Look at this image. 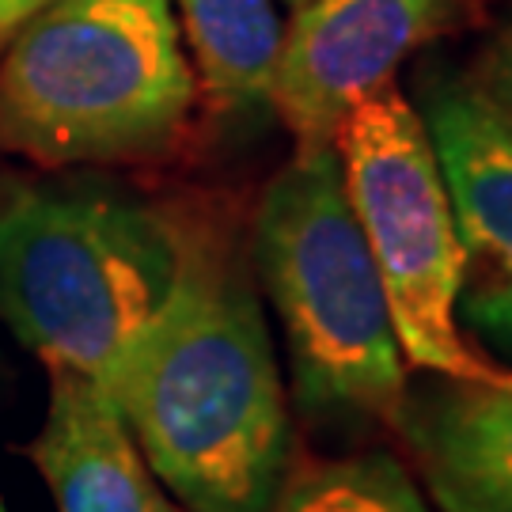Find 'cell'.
Wrapping results in <instances>:
<instances>
[{"label":"cell","instance_id":"11","mask_svg":"<svg viewBox=\"0 0 512 512\" xmlns=\"http://www.w3.org/2000/svg\"><path fill=\"white\" fill-rule=\"evenodd\" d=\"M266 512H433L403 463L387 452L300 463Z\"/></svg>","mask_w":512,"mask_h":512},{"label":"cell","instance_id":"15","mask_svg":"<svg viewBox=\"0 0 512 512\" xmlns=\"http://www.w3.org/2000/svg\"><path fill=\"white\" fill-rule=\"evenodd\" d=\"M0 512H8V509H4V501H0Z\"/></svg>","mask_w":512,"mask_h":512},{"label":"cell","instance_id":"9","mask_svg":"<svg viewBox=\"0 0 512 512\" xmlns=\"http://www.w3.org/2000/svg\"><path fill=\"white\" fill-rule=\"evenodd\" d=\"M57 512H179L107 391L50 368V406L27 444Z\"/></svg>","mask_w":512,"mask_h":512},{"label":"cell","instance_id":"1","mask_svg":"<svg viewBox=\"0 0 512 512\" xmlns=\"http://www.w3.org/2000/svg\"><path fill=\"white\" fill-rule=\"evenodd\" d=\"M110 399L183 512H266L289 475V410L255 285L190 239L179 285Z\"/></svg>","mask_w":512,"mask_h":512},{"label":"cell","instance_id":"6","mask_svg":"<svg viewBox=\"0 0 512 512\" xmlns=\"http://www.w3.org/2000/svg\"><path fill=\"white\" fill-rule=\"evenodd\" d=\"M456 0H308L281 38L270 107L296 152L330 148L361 99L395 84V69L452 19Z\"/></svg>","mask_w":512,"mask_h":512},{"label":"cell","instance_id":"12","mask_svg":"<svg viewBox=\"0 0 512 512\" xmlns=\"http://www.w3.org/2000/svg\"><path fill=\"white\" fill-rule=\"evenodd\" d=\"M463 80L478 95V103L490 110L512 137V16L501 19L494 31L482 38L471 65L463 69Z\"/></svg>","mask_w":512,"mask_h":512},{"label":"cell","instance_id":"10","mask_svg":"<svg viewBox=\"0 0 512 512\" xmlns=\"http://www.w3.org/2000/svg\"><path fill=\"white\" fill-rule=\"evenodd\" d=\"M186 46L217 110H258L270 103L281 16L277 0H171Z\"/></svg>","mask_w":512,"mask_h":512},{"label":"cell","instance_id":"2","mask_svg":"<svg viewBox=\"0 0 512 512\" xmlns=\"http://www.w3.org/2000/svg\"><path fill=\"white\" fill-rule=\"evenodd\" d=\"M198 80L171 0H54L8 38L0 152L42 167L164 152Z\"/></svg>","mask_w":512,"mask_h":512},{"label":"cell","instance_id":"13","mask_svg":"<svg viewBox=\"0 0 512 512\" xmlns=\"http://www.w3.org/2000/svg\"><path fill=\"white\" fill-rule=\"evenodd\" d=\"M54 0H0V46L16 35L23 23H31L38 12H46Z\"/></svg>","mask_w":512,"mask_h":512},{"label":"cell","instance_id":"4","mask_svg":"<svg viewBox=\"0 0 512 512\" xmlns=\"http://www.w3.org/2000/svg\"><path fill=\"white\" fill-rule=\"evenodd\" d=\"M258 281L277 311L296 403L315 418L395 425L410 380L338 152H296L255 213Z\"/></svg>","mask_w":512,"mask_h":512},{"label":"cell","instance_id":"14","mask_svg":"<svg viewBox=\"0 0 512 512\" xmlns=\"http://www.w3.org/2000/svg\"><path fill=\"white\" fill-rule=\"evenodd\" d=\"M285 4H293V8H300V4H308V0H285Z\"/></svg>","mask_w":512,"mask_h":512},{"label":"cell","instance_id":"5","mask_svg":"<svg viewBox=\"0 0 512 512\" xmlns=\"http://www.w3.org/2000/svg\"><path fill=\"white\" fill-rule=\"evenodd\" d=\"M334 152L384 281L406 368L471 384H512V368L482 361L459 327V243L418 107L395 84L372 92L338 126Z\"/></svg>","mask_w":512,"mask_h":512},{"label":"cell","instance_id":"8","mask_svg":"<svg viewBox=\"0 0 512 512\" xmlns=\"http://www.w3.org/2000/svg\"><path fill=\"white\" fill-rule=\"evenodd\" d=\"M395 429L440 512H512V384L429 376Z\"/></svg>","mask_w":512,"mask_h":512},{"label":"cell","instance_id":"3","mask_svg":"<svg viewBox=\"0 0 512 512\" xmlns=\"http://www.w3.org/2000/svg\"><path fill=\"white\" fill-rule=\"evenodd\" d=\"M190 236L164 213L95 190L0 194V319L46 368L110 395L171 300Z\"/></svg>","mask_w":512,"mask_h":512},{"label":"cell","instance_id":"7","mask_svg":"<svg viewBox=\"0 0 512 512\" xmlns=\"http://www.w3.org/2000/svg\"><path fill=\"white\" fill-rule=\"evenodd\" d=\"M459 243V327L512 357V137L463 76L421 88Z\"/></svg>","mask_w":512,"mask_h":512}]
</instances>
